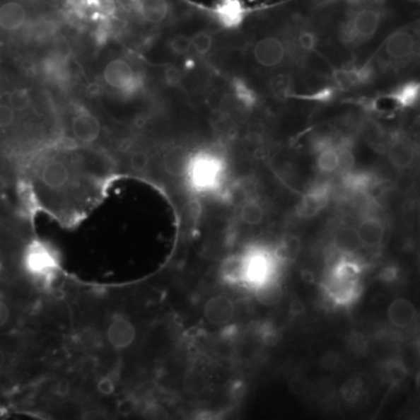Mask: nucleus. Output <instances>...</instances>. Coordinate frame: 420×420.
<instances>
[{"label": "nucleus", "instance_id": "1", "mask_svg": "<svg viewBox=\"0 0 420 420\" xmlns=\"http://www.w3.org/2000/svg\"><path fill=\"white\" fill-rule=\"evenodd\" d=\"M226 161L217 152L200 151L192 154L186 179L197 193H213L220 189L226 175Z\"/></svg>", "mask_w": 420, "mask_h": 420}, {"label": "nucleus", "instance_id": "2", "mask_svg": "<svg viewBox=\"0 0 420 420\" xmlns=\"http://www.w3.org/2000/svg\"><path fill=\"white\" fill-rule=\"evenodd\" d=\"M361 269L356 263L342 259L335 264L327 279V291L340 305L351 303L358 294Z\"/></svg>", "mask_w": 420, "mask_h": 420}, {"label": "nucleus", "instance_id": "3", "mask_svg": "<svg viewBox=\"0 0 420 420\" xmlns=\"http://www.w3.org/2000/svg\"><path fill=\"white\" fill-rule=\"evenodd\" d=\"M245 256V278L244 284L256 288L269 280L274 279L278 260L274 252L264 247H251Z\"/></svg>", "mask_w": 420, "mask_h": 420}, {"label": "nucleus", "instance_id": "4", "mask_svg": "<svg viewBox=\"0 0 420 420\" xmlns=\"http://www.w3.org/2000/svg\"><path fill=\"white\" fill-rule=\"evenodd\" d=\"M23 267L35 279L49 281L59 270V260L48 245L33 242L25 251Z\"/></svg>", "mask_w": 420, "mask_h": 420}, {"label": "nucleus", "instance_id": "5", "mask_svg": "<svg viewBox=\"0 0 420 420\" xmlns=\"http://www.w3.org/2000/svg\"><path fill=\"white\" fill-rule=\"evenodd\" d=\"M103 80L107 86L122 93H132L139 86L134 68L124 59H115L105 66Z\"/></svg>", "mask_w": 420, "mask_h": 420}, {"label": "nucleus", "instance_id": "6", "mask_svg": "<svg viewBox=\"0 0 420 420\" xmlns=\"http://www.w3.org/2000/svg\"><path fill=\"white\" fill-rule=\"evenodd\" d=\"M416 44V33L409 27H403L395 30L387 37L382 49L387 60L396 64H403L414 57Z\"/></svg>", "mask_w": 420, "mask_h": 420}, {"label": "nucleus", "instance_id": "7", "mask_svg": "<svg viewBox=\"0 0 420 420\" xmlns=\"http://www.w3.org/2000/svg\"><path fill=\"white\" fill-rule=\"evenodd\" d=\"M252 57L263 68H276L286 57V46L277 35H265L255 42Z\"/></svg>", "mask_w": 420, "mask_h": 420}, {"label": "nucleus", "instance_id": "8", "mask_svg": "<svg viewBox=\"0 0 420 420\" xmlns=\"http://www.w3.org/2000/svg\"><path fill=\"white\" fill-rule=\"evenodd\" d=\"M73 175L69 165L61 159L45 161L39 172V180L47 190L52 193H61L67 189Z\"/></svg>", "mask_w": 420, "mask_h": 420}, {"label": "nucleus", "instance_id": "9", "mask_svg": "<svg viewBox=\"0 0 420 420\" xmlns=\"http://www.w3.org/2000/svg\"><path fill=\"white\" fill-rule=\"evenodd\" d=\"M387 152L391 165L400 172L409 170L416 159L414 143L403 134H395L389 139Z\"/></svg>", "mask_w": 420, "mask_h": 420}, {"label": "nucleus", "instance_id": "10", "mask_svg": "<svg viewBox=\"0 0 420 420\" xmlns=\"http://www.w3.org/2000/svg\"><path fill=\"white\" fill-rule=\"evenodd\" d=\"M136 327L125 315H116L107 326V342L114 349L124 350L130 348L136 341Z\"/></svg>", "mask_w": 420, "mask_h": 420}, {"label": "nucleus", "instance_id": "11", "mask_svg": "<svg viewBox=\"0 0 420 420\" xmlns=\"http://www.w3.org/2000/svg\"><path fill=\"white\" fill-rule=\"evenodd\" d=\"M204 315L214 326H226L233 319L235 305L227 296H215L204 305Z\"/></svg>", "mask_w": 420, "mask_h": 420}, {"label": "nucleus", "instance_id": "12", "mask_svg": "<svg viewBox=\"0 0 420 420\" xmlns=\"http://www.w3.org/2000/svg\"><path fill=\"white\" fill-rule=\"evenodd\" d=\"M71 132L75 139L89 145L100 138L102 127L98 118L91 112H78L71 120Z\"/></svg>", "mask_w": 420, "mask_h": 420}, {"label": "nucleus", "instance_id": "13", "mask_svg": "<svg viewBox=\"0 0 420 420\" xmlns=\"http://www.w3.org/2000/svg\"><path fill=\"white\" fill-rule=\"evenodd\" d=\"M330 187L327 184L317 185L307 192L298 204L297 214L301 217L315 216L326 207L329 200Z\"/></svg>", "mask_w": 420, "mask_h": 420}, {"label": "nucleus", "instance_id": "14", "mask_svg": "<svg viewBox=\"0 0 420 420\" xmlns=\"http://www.w3.org/2000/svg\"><path fill=\"white\" fill-rule=\"evenodd\" d=\"M193 152H190L187 147L172 146L163 153V168L165 173L172 177H186L188 166H189L190 158Z\"/></svg>", "mask_w": 420, "mask_h": 420}, {"label": "nucleus", "instance_id": "15", "mask_svg": "<svg viewBox=\"0 0 420 420\" xmlns=\"http://www.w3.org/2000/svg\"><path fill=\"white\" fill-rule=\"evenodd\" d=\"M27 19L25 7L18 1H7L0 6V28L8 32L21 30Z\"/></svg>", "mask_w": 420, "mask_h": 420}, {"label": "nucleus", "instance_id": "16", "mask_svg": "<svg viewBox=\"0 0 420 420\" xmlns=\"http://www.w3.org/2000/svg\"><path fill=\"white\" fill-rule=\"evenodd\" d=\"M387 317L394 326L405 328L416 319V307L405 298H397L389 306Z\"/></svg>", "mask_w": 420, "mask_h": 420}, {"label": "nucleus", "instance_id": "17", "mask_svg": "<svg viewBox=\"0 0 420 420\" xmlns=\"http://www.w3.org/2000/svg\"><path fill=\"white\" fill-rule=\"evenodd\" d=\"M361 243L364 247H377L383 240L385 228L376 217H367L361 222L356 229Z\"/></svg>", "mask_w": 420, "mask_h": 420}, {"label": "nucleus", "instance_id": "18", "mask_svg": "<svg viewBox=\"0 0 420 420\" xmlns=\"http://www.w3.org/2000/svg\"><path fill=\"white\" fill-rule=\"evenodd\" d=\"M140 14L151 25H161L170 13L168 0H140Z\"/></svg>", "mask_w": 420, "mask_h": 420}, {"label": "nucleus", "instance_id": "19", "mask_svg": "<svg viewBox=\"0 0 420 420\" xmlns=\"http://www.w3.org/2000/svg\"><path fill=\"white\" fill-rule=\"evenodd\" d=\"M221 278L229 284H244L245 278V256L244 254L231 255L222 262Z\"/></svg>", "mask_w": 420, "mask_h": 420}, {"label": "nucleus", "instance_id": "20", "mask_svg": "<svg viewBox=\"0 0 420 420\" xmlns=\"http://www.w3.org/2000/svg\"><path fill=\"white\" fill-rule=\"evenodd\" d=\"M317 168L322 173H334L339 170V151L330 140L317 143Z\"/></svg>", "mask_w": 420, "mask_h": 420}, {"label": "nucleus", "instance_id": "21", "mask_svg": "<svg viewBox=\"0 0 420 420\" xmlns=\"http://www.w3.org/2000/svg\"><path fill=\"white\" fill-rule=\"evenodd\" d=\"M333 243L335 249L344 256L355 254L362 247L358 233L353 227L340 228L334 235Z\"/></svg>", "mask_w": 420, "mask_h": 420}, {"label": "nucleus", "instance_id": "22", "mask_svg": "<svg viewBox=\"0 0 420 420\" xmlns=\"http://www.w3.org/2000/svg\"><path fill=\"white\" fill-rule=\"evenodd\" d=\"M256 299L264 306H274L283 299V287L278 283V280H269L255 288Z\"/></svg>", "mask_w": 420, "mask_h": 420}, {"label": "nucleus", "instance_id": "23", "mask_svg": "<svg viewBox=\"0 0 420 420\" xmlns=\"http://www.w3.org/2000/svg\"><path fill=\"white\" fill-rule=\"evenodd\" d=\"M390 98L399 107H414L419 98V84L416 82H407L397 88L396 91L391 93Z\"/></svg>", "mask_w": 420, "mask_h": 420}, {"label": "nucleus", "instance_id": "24", "mask_svg": "<svg viewBox=\"0 0 420 420\" xmlns=\"http://www.w3.org/2000/svg\"><path fill=\"white\" fill-rule=\"evenodd\" d=\"M301 250V240L293 235H285L279 240L277 247L274 249V255L278 260H285V262H292L297 258L298 255Z\"/></svg>", "mask_w": 420, "mask_h": 420}, {"label": "nucleus", "instance_id": "25", "mask_svg": "<svg viewBox=\"0 0 420 420\" xmlns=\"http://www.w3.org/2000/svg\"><path fill=\"white\" fill-rule=\"evenodd\" d=\"M182 385H184L187 394L199 396V395L204 394L207 389V378L201 371L192 369V371H187L185 375Z\"/></svg>", "mask_w": 420, "mask_h": 420}, {"label": "nucleus", "instance_id": "26", "mask_svg": "<svg viewBox=\"0 0 420 420\" xmlns=\"http://www.w3.org/2000/svg\"><path fill=\"white\" fill-rule=\"evenodd\" d=\"M264 215H265L264 208L260 206L259 202L255 200L245 201L240 208V218L250 226L262 223Z\"/></svg>", "mask_w": 420, "mask_h": 420}, {"label": "nucleus", "instance_id": "27", "mask_svg": "<svg viewBox=\"0 0 420 420\" xmlns=\"http://www.w3.org/2000/svg\"><path fill=\"white\" fill-rule=\"evenodd\" d=\"M364 136L367 139L368 143L371 144V146L375 147L377 150H384L387 148V139H385V134L382 130V127L377 123L369 122L366 125V131H364Z\"/></svg>", "mask_w": 420, "mask_h": 420}, {"label": "nucleus", "instance_id": "28", "mask_svg": "<svg viewBox=\"0 0 420 420\" xmlns=\"http://www.w3.org/2000/svg\"><path fill=\"white\" fill-rule=\"evenodd\" d=\"M190 42H192V49L195 50V53L201 57H204L207 55L213 48V35L207 30H200L190 37Z\"/></svg>", "mask_w": 420, "mask_h": 420}, {"label": "nucleus", "instance_id": "29", "mask_svg": "<svg viewBox=\"0 0 420 420\" xmlns=\"http://www.w3.org/2000/svg\"><path fill=\"white\" fill-rule=\"evenodd\" d=\"M298 46L303 53H313L317 49V35L312 28L303 27L297 35Z\"/></svg>", "mask_w": 420, "mask_h": 420}, {"label": "nucleus", "instance_id": "30", "mask_svg": "<svg viewBox=\"0 0 420 420\" xmlns=\"http://www.w3.org/2000/svg\"><path fill=\"white\" fill-rule=\"evenodd\" d=\"M385 373L389 380L392 383H402L407 376V369L405 364L399 360H390L387 363Z\"/></svg>", "mask_w": 420, "mask_h": 420}, {"label": "nucleus", "instance_id": "31", "mask_svg": "<svg viewBox=\"0 0 420 420\" xmlns=\"http://www.w3.org/2000/svg\"><path fill=\"white\" fill-rule=\"evenodd\" d=\"M337 151H339V170L344 174L348 173L353 170L354 165H355L353 151L350 148V145L348 143H341L337 146Z\"/></svg>", "mask_w": 420, "mask_h": 420}, {"label": "nucleus", "instance_id": "32", "mask_svg": "<svg viewBox=\"0 0 420 420\" xmlns=\"http://www.w3.org/2000/svg\"><path fill=\"white\" fill-rule=\"evenodd\" d=\"M30 95L26 89H17L8 96V103L14 111H25L30 105Z\"/></svg>", "mask_w": 420, "mask_h": 420}, {"label": "nucleus", "instance_id": "33", "mask_svg": "<svg viewBox=\"0 0 420 420\" xmlns=\"http://www.w3.org/2000/svg\"><path fill=\"white\" fill-rule=\"evenodd\" d=\"M130 167L134 173H145L148 165H150V156L143 150H137L132 152L130 156Z\"/></svg>", "mask_w": 420, "mask_h": 420}, {"label": "nucleus", "instance_id": "34", "mask_svg": "<svg viewBox=\"0 0 420 420\" xmlns=\"http://www.w3.org/2000/svg\"><path fill=\"white\" fill-rule=\"evenodd\" d=\"M168 46H170V49L177 55H185L192 50L190 37H187L185 34H177V35L170 37Z\"/></svg>", "mask_w": 420, "mask_h": 420}, {"label": "nucleus", "instance_id": "35", "mask_svg": "<svg viewBox=\"0 0 420 420\" xmlns=\"http://www.w3.org/2000/svg\"><path fill=\"white\" fill-rule=\"evenodd\" d=\"M340 354L335 351V350L326 351L320 358L321 368L327 371H334L340 363Z\"/></svg>", "mask_w": 420, "mask_h": 420}, {"label": "nucleus", "instance_id": "36", "mask_svg": "<svg viewBox=\"0 0 420 420\" xmlns=\"http://www.w3.org/2000/svg\"><path fill=\"white\" fill-rule=\"evenodd\" d=\"M97 391L103 396H111L116 391V384L110 376L100 377V380L97 382Z\"/></svg>", "mask_w": 420, "mask_h": 420}, {"label": "nucleus", "instance_id": "37", "mask_svg": "<svg viewBox=\"0 0 420 420\" xmlns=\"http://www.w3.org/2000/svg\"><path fill=\"white\" fill-rule=\"evenodd\" d=\"M290 390L296 395H303L308 389V380L306 377L297 375V376L292 377L288 383Z\"/></svg>", "mask_w": 420, "mask_h": 420}, {"label": "nucleus", "instance_id": "38", "mask_svg": "<svg viewBox=\"0 0 420 420\" xmlns=\"http://www.w3.org/2000/svg\"><path fill=\"white\" fill-rule=\"evenodd\" d=\"M16 120V111L5 104H0V127H8Z\"/></svg>", "mask_w": 420, "mask_h": 420}, {"label": "nucleus", "instance_id": "39", "mask_svg": "<svg viewBox=\"0 0 420 420\" xmlns=\"http://www.w3.org/2000/svg\"><path fill=\"white\" fill-rule=\"evenodd\" d=\"M136 409H137V403H136L134 398H124L117 405L118 414H122L124 417H127V416L134 414Z\"/></svg>", "mask_w": 420, "mask_h": 420}, {"label": "nucleus", "instance_id": "40", "mask_svg": "<svg viewBox=\"0 0 420 420\" xmlns=\"http://www.w3.org/2000/svg\"><path fill=\"white\" fill-rule=\"evenodd\" d=\"M163 77H165V81H166L167 83L172 86V87H175L182 80V74H181L180 69H177V67L172 66V67H168L165 70Z\"/></svg>", "mask_w": 420, "mask_h": 420}, {"label": "nucleus", "instance_id": "41", "mask_svg": "<svg viewBox=\"0 0 420 420\" xmlns=\"http://www.w3.org/2000/svg\"><path fill=\"white\" fill-rule=\"evenodd\" d=\"M236 93L237 96H238V98H240V100H242L244 104H247V105H251V104L254 103V96L251 95L249 89H247L245 86H243V84H237Z\"/></svg>", "mask_w": 420, "mask_h": 420}, {"label": "nucleus", "instance_id": "42", "mask_svg": "<svg viewBox=\"0 0 420 420\" xmlns=\"http://www.w3.org/2000/svg\"><path fill=\"white\" fill-rule=\"evenodd\" d=\"M11 310L10 307L5 301L0 299V328L10 321Z\"/></svg>", "mask_w": 420, "mask_h": 420}, {"label": "nucleus", "instance_id": "43", "mask_svg": "<svg viewBox=\"0 0 420 420\" xmlns=\"http://www.w3.org/2000/svg\"><path fill=\"white\" fill-rule=\"evenodd\" d=\"M69 383H68V382H66V380H60V382L57 383L55 391H57V395H59V396L64 397L69 394Z\"/></svg>", "mask_w": 420, "mask_h": 420}, {"label": "nucleus", "instance_id": "44", "mask_svg": "<svg viewBox=\"0 0 420 420\" xmlns=\"http://www.w3.org/2000/svg\"><path fill=\"white\" fill-rule=\"evenodd\" d=\"M5 364H6V354L0 348V371H3Z\"/></svg>", "mask_w": 420, "mask_h": 420}]
</instances>
